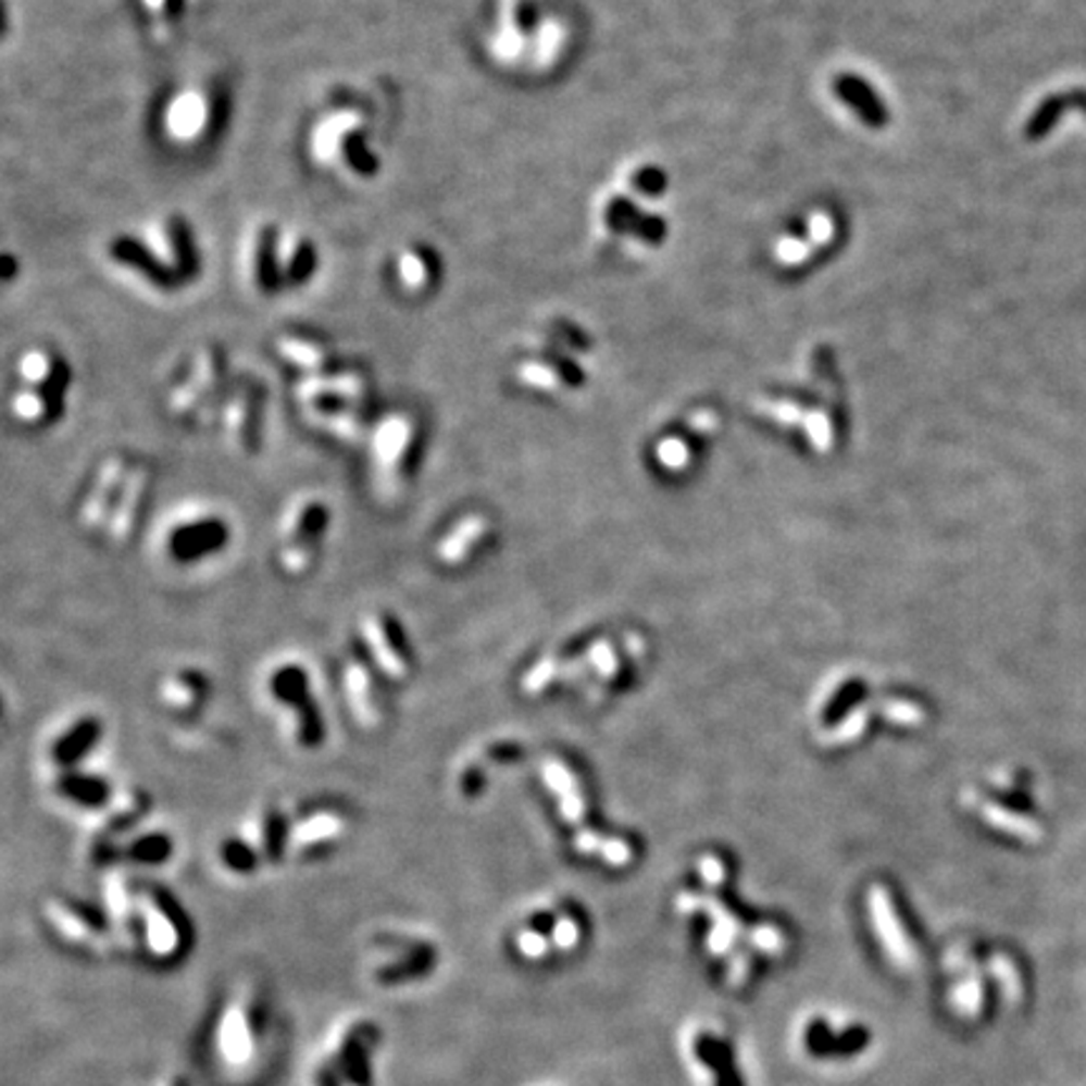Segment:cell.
I'll use <instances>...</instances> for the list:
<instances>
[{
  "label": "cell",
  "mask_w": 1086,
  "mask_h": 1086,
  "mask_svg": "<svg viewBox=\"0 0 1086 1086\" xmlns=\"http://www.w3.org/2000/svg\"><path fill=\"white\" fill-rule=\"evenodd\" d=\"M674 906L682 915H704L702 953L727 991H750L767 965L790 953V936L777 923H745L714 892L682 890Z\"/></svg>",
  "instance_id": "6da1fadb"
},
{
  "label": "cell",
  "mask_w": 1086,
  "mask_h": 1086,
  "mask_svg": "<svg viewBox=\"0 0 1086 1086\" xmlns=\"http://www.w3.org/2000/svg\"><path fill=\"white\" fill-rule=\"evenodd\" d=\"M679 1057L695 1086H752L742 1044L724 1021H687L679 1034Z\"/></svg>",
  "instance_id": "7a4b0ae2"
},
{
  "label": "cell",
  "mask_w": 1086,
  "mask_h": 1086,
  "mask_svg": "<svg viewBox=\"0 0 1086 1086\" xmlns=\"http://www.w3.org/2000/svg\"><path fill=\"white\" fill-rule=\"evenodd\" d=\"M790 1041L804 1064L845 1066L871 1049V1028L848 1011L812 1006L795 1019Z\"/></svg>",
  "instance_id": "3957f363"
},
{
  "label": "cell",
  "mask_w": 1086,
  "mask_h": 1086,
  "mask_svg": "<svg viewBox=\"0 0 1086 1086\" xmlns=\"http://www.w3.org/2000/svg\"><path fill=\"white\" fill-rule=\"evenodd\" d=\"M247 279L260 292L300 287L315 270V249L292 227H260L247 241Z\"/></svg>",
  "instance_id": "277c9868"
},
{
  "label": "cell",
  "mask_w": 1086,
  "mask_h": 1086,
  "mask_svg": "<svg viewBox=\"0 0 1086 1086\" xmlns=\"http://www.w3.org/2000/svg\"><path fill=\"white\" fill-rule=\"evenodd\" d=\"M380 1026L365 1016L348 1019L327 1036L312 1066L315 1086H375Z\"/></svg>",
  "instance_id": "5b68a950"
},
{
  "label": "cell",
  "mask_w": 1086,
  "mask_h": 1086,
  "mask_svg": "<svg viewBox=\"0 0 1086 1086\" xmlns=\"http://www.w3.org/2000/svg\"><path fill=\"white\" fill-rule=\"evenodd\" d=\"M66 388L68 367L63 358L48 348H30L15 360V390L8 408L23 425H46L63 408Z\"/></svg>",
  "instance_id": "8992f818"
},
{
  "label": "cell",
  "mask_w": 1086,
  "mask_h": 1086,
  "mask_svg": "<svg viewBox=\"0 0 1086 1086\" xmlns=\"http://www.w3.org/2000/svg\"><path fill=\"white\" fill-rule=\"evenodd\" d=\"M329 526V505L315 494H302L287 503L277 523V563L289 578L308 576L320 559Z\"/></svg>",
  "instance_id": "52a82bcc"
},
{
  "label": "cell",
  "mask_w": 1086,
  "mask_h": 1086,
  "mask_svg": "<svg viewBox=\"0 0 1086 1086\" xmlns=\"http://www.w3.org/2000/svg\"><path fill=\"white\" fill-rule=\"evenodd\" d=\"M264 689L272 702L289 714V737L304 752L320 750L325 742V717L312 691V679L300 662H275L264 674Z\"/></svg>",
  "instance_id": "ba28073f"
},
{
  "label": "cell",
  "mask_w": 1086,
  "mask_h": 1086,
  "mask_svg": "<svg viewBox=\"0 0 1086 1086\" xmlns=\"http://www.w3.org/2000/svg\"><path fill=\"white\" fill-rule=\"evenodd\" d=\"M438 969V951L417 936H383L370 948L367 976L377 988L402 991L423 984Z\"/></svg>",
  "instance_id": "9c48e42d"
},
{
  "label": "cell",
  "mask_w": 1086,
  "mask_h": 1086,
  "mask_svg": "<svg viewBox=\"0 0 1086 1086\" xmlns=\"http://www.w3.org/2000/svg\"><path fill=\"white\" fill-rule=\"evenodd\" d=\"M232 538L229 521L204 505H189L166 521L164 553L176 563H197L227 549Z\"/></svg>",
  "instance_id": "30bf717a"
},
{
  "label": "cell",
  "mask_w": 1086,
  "mask_h": 1086,
  "mask_svg": "<svg viewBox=\"0 0 1086 1086\" xmlns=\"http://www.w3.org/2000/svg\"><path fill=\"white\" fill-rule=\"evenodd\" d=\"M139 946L157 961H174L187 946V919L182 908L154 885H136Z\"/></svg>",
  "instance_id": "8fae6325"
},
{
  "label": "cell",
  "mask_w": 1086,
  "mask_h": 1086,
  "mask_svg": "<svg viewBox=\"0 0 1086 1086\" xmlns=\"http://www.w3.org/2000/svg\"><path fill=\"white\" fill-rule=\"evenodd\" d=\"M262 1028L257 1016L252 996L237 991L224 1003L214 1028V1051L216 1059L229 1072H247L260 1057Z\"/></svg>",
  "instance_id": "7c38bea8"
},
{
  "label": "cell",
  "mask_w": 1086,
  "mask_h": 1086,
  "mask_svg": "<svg viewBox=\"0 0 1086 1086\" xmlns=\"http://www.w3.org/2000/svg\"><path fill=\"white\" fill-rule=\"evenodd\" d=\"M147 812L149 795L139 790V787H121V790H114V795L99 810L88 812L84 825L88 850L93 852V858L103 863L111 842L118 840L128 831H134L147 817Z\"/></svg>",
  "instance_id": "4fadbf2b"
},
{
  "label": "cell",
  "mask_w": 1086,
  "mask_h": 1086,
  "mask_svg": "<svg viewBox=\"0 0 1086 1086\" xmlns=\"http://www.w3.org/2000/svg\"><path fill=\"white\" fill-rule=\"evenodd\" d=\"M584 944V928L576 915L561 911L551 915L546 928L536 921L521 923L513 931V951L523 963L544 965L553 959H569Z\"/></svg>",
  "instance_id": "5bb4252c"
},
{
  "label": "cell",
  "mask_w": 1086,
  "mask_h": 1086,
  "mask_svg": "<svg viewBox=\"0 0 1086 1086\" xmlns=\"http://www.w3.org/2000/svg\"><path fill=\"white\" fill-rule=\"evenodd\" d=\"M216 116V99L207 86L187 84L179 86L168 96L164 109H161L159 121L164 128L168 143L176 147H189L199 143L214 126Z\"/></svg>",
  "instance_id": "9a60e30c"
},
{
  "label": "cell",
  "mask_w": 1086,
  "mask_h": 1086,
  "mask_svg": "<svg viewBox=\"0 0 1086 1086\" xmlns=\"http://www.w3.org/2000/svg\"><path fill=\"white\" fill-rule=\"evenodd\" d=\"M43 915L61 940L84 948V951L107 956L118 946L109 923L99 921L91 911L78 908L66 898H48L43 903Z\"/></svg>",
  "instance_id": "2e32d148"
},
{
  "label": "cell",
  "mask_w": 1086,
  "mask_h": 1086,
  "mask_svg": "<svg viewBox=\"0 0 1086 1086\" xmlns=\"http://www.w3.org/2000/svg\"><path fill=\"white\" fill-rule=\"evenodd\" d=\"M867 915H871L873 933L878 938L885 959L896 971L911 973L919 965V951H915V944L900 923L888 890L881 888V885H873L871 892H867Z\"/></svg>",
  "instance_id": "e0dca14e"
},
{
  "label": "cell",
  "mask_w": 1086,
  "mask_h": 1086,
  "mask_svg": "<svg viewBox=\"0 0 1086 1086\" xmlns=\"http://www.w3.org/2000/svg\"><path fill=\"white\" fill-rule=\"evenodd\" d=\"M350 831V817L337 804H320L308 815L295 820L287 831V852L297 858L320 856L345 840Z\"/></svg>",
  "instance_id": "ac0fdd59"
},
{
  "label": "cell",
  "mask_w": 1086,
  "mask_h": 1086,
  "mask_svg": "<svg viewBox=\"0 0 1086 1086\" xmlns=\"http://www.w3.org/2000/svg\"><path fill=\"white\" fill-rule=\"evenodd\" d=\"M413 421L405 415H388L377 425L373 438H370V455H373L375 483L385 494L400 486V473L405 455L413 442Z\"/></svg>",
  "instance_id": "d6986e66"
},
{
  "label": "cell",
  "mask_w": 1086,
  "mask_h": 1086,
  "mask_svg": "<svg viewBox=\"0 0 1086 1086\" xmlns=\"http://www.w3.org/2000/svg\"><path fill=\"white\" fill-rule=\"evenodd\" d=\"M128 473H132V469H128L126 455H111L99 465L91 488L86 490L84 503L78 509V523L86 534L107 530Z\"/></svg>",
  "instance_id": "ffe728a7"
},
{
  "label": "cell",
  "mask_w": 1086,
  "mask_h": 1086,
  "mask_svg": "<svg viewBox=\"0 0 1086 1086\" xmlns=\"http://www.w3.org/2000/svg\"><path fill=\"white\" fill-rule=\"evenodd\" d=\"M103 735V722L91 712H80L68 717L55 727L48 739L46 760L51 762L53 770H71L78 767V762L93 750Z\"/></svg>",
  "instance_id": "44dd1931"
},
{
  "label": "cell",
  "mask_w": 1086,
  "mask_h": 1086,
  "mask_svg": "<svg viewBox=\"0 0 1086 1086\" xmlns=\"http://www.w3.org/2000/svg\"><path fill=\"white\" fill-rule=\"evenodd\" d=\"M151 486H154V469H151L149 463H136L132 473H128L124 488H121V496L116 501L114 513H111L109 526L103 530L109 544L126 546L128 538L134 536L141 513L147 509Z\"/></svg>",
  "instance_id": "7402d4cb"
},
{
  "label": "cell",
  "mask_w": 1086,
  "mask_h": 1086,
  "mask_svg": "<svg viewBox=\"0 0 1086 1086\" xmlns=\"http://www.w3.org/2000/svg\"><path fill=\"white\" fill-rule=\"evenodd\" d=\"M103 903L107 919L118 946H139V908H136V883L124 873L109 871L103 878Z\"/></svg>",
  "instance_id": "603a6c76"
},
{
  "label": "cell",
  "mask_w": 1086,
  "mask_h": 1086,
  "mask_svg": "<svg viewBox=\"0 0 1086 1086\" xmlns=\"http://www.w3.org/2000/svg\"><path fill=\"white\" fill-rule=\"evenodd\" d=\"M209 691H212V682L204 672L197 666H176L161 677L157 695L164 710L187 717L207 704Z\"/></svg>",
  "instance_id": "cb8c5ba5"
},
{
  "label": "cell",
  "mask_w": 1086,
  "mask_h": 1086,
  "mask_svg": "<svg viewBox=\"0 0 1086 1086\" xmlns=\"http://www.w3.org/2000/svg\"><path fill=\"white\" fill-rule=\"evenodd\" d=\"M360 637L365 641V649L370 659H373L377 670H380L388 679H405L410 672L408 657L402 654L400 644L392 637L388 616L380 614V611H370L360 619Z\"/></svg>",
  "instance_id": "d4e9b609"
},
{
  "label": "cell",
  "mask_w": 1086,
  "mask_h": 1086,
  "mask_svg": "<svg viewBox=\"0 0 1086 1086\" xmlns=\"http://www.w3.org/2000/svg\"><path fill=\"white\" fill-rule=\"evenodd\" d=\"M287 823L282 810L275 804H260L245 817L239 827V838L247 845H252L262 863H275V860L287 850Z\"/></svg>",
  "instance_id": "484cf974"
},
{
  "label": "cell",
  "mask_w": 1086,
  "mask_h": 1086,
  "mask_svg": "<svg viewBox=\"0 0 1086 1086\" xmlns=\"http://www.w3.org/2000/svg\"><path fill=\"white\" fill-rule=\"evenodd\" d=\"M342 689H345V699H348L350 714L355 717L358 727L367 732L380 727L383 712H380V702H377L375 679L360 657H350L348 662H345Z\"/></svg>",
  "instance_id": "4316f807"
},
{
  "label": "cell",
  "mask_w": 1086,
  "mask_h": 1086,
  "mask_svg": "<svg viewBox=\"0 0 1086 1086\" xmlns=\"http://www.w3.org/2000/svg\"><path fill=\"white\" fill-rule=\"evenodd\" d=\"M174 840L166 831L159 827H139L128 831L118 840L111 842L103 863H134V865H161L172 858Z\"/></svg>",
  "instance_id": "83f0119b"
},
{
  "label": "cell",
  "mask_w": 1086,
  "mask_h": 1086,
  "mask_svg": "<svg viewBox=\"0 0 1086 1086\" xmlns=\"http://www.w3.org/2000/svg\"><path fill=\"white\" fill-rule=\"evenodd\" d=\"M53 792L59 795L63 802L76 804V808L84 810H99L103 802H107L114 790H111L109 783L99 775H91V772H84L78 767L71 770H53L51 777Z\"/></svg>",
  "instance_id": "f1b7e54d"
},
{
  "label": "cell",
  "mask_w": 1086,
  "mask_h": 1086,
  "mask_svg": "<svg viewBox=\"0 0 1086 1086\" xmlns=\"http://www.w3.org/2000/svg\"><path fill=\"white\" fill-rule=\"evenodd\" d=\"M835 96L856 114L867 128L888 126V107H885L878 91L865 78L856 74H840L835 78Z\"/></svg>",
  "instance_id": "f546056e"
},
{
  "label": "cell",
  "mask_w": 1086,
  "mask_h": 1086,
  "mask_svg": "<svg viewBox=\"0 0 1086 1086\" xmlns=\"http://www.w3.org/2000/svg\"><path fill=\"white\" fill-rule=\"evenodd\" d=\"M224 438L232 448H237L239 453H247L249 448L254 446V433H257V396L252 390L241 388L235 396L227 400L224 405Z\"/></svg>",
  "instance_id": "4dcf8cb0"
},
{
  "label": "cell",
  "mask_w": 1086,
  "mask_h": 1086,
  "mask_svg": "<svg viewBox=\"0 0 1086 1086\" xmlns=\"http://www.w3.org/2000/svg\"><path fill=\"white\" fill-rule=\"evenodd\" d=\"M1079 109L1086 114V88H1072V91H1061L1053 93L1049 99H1044L1032 118L1026 121L1024 136L1028 141H1041L1044 136H1049L1053 132V126L1059 124V118L1066 114V111Z\"/></svg>",
  "instance_id": "1f68e13d"
},
{
  "label": "cell",
  "mask_w": 1086,
  "mask_h": 1086,
  "mask_svg": "<svg viewBox=\"0 0 1086 1086\" xmlns=\"http://www.w3.org/2000/svg\"><path fill=\"white\" fill-rule=\"evenodd\" d=\"M541 775L546 779V785H549V790L559 798L561 817L569 820L571 825L582 823V817L586 812V802H584L582 790H578L574 772H571L566 764H561L559 760H546L544 767H541Z\"/></svg>",
  "instance_id": "d6a6232c"
},
{
  "label": "cell",
  "mask_w": 1086,
  "mask_h": 1086,
  "mask_svg": "<svg viewBox=\"0 0 1086 1086\" xmlns=\"http://www.w3.org/2000/svg\"><path fill=\"white\" fill-rule=\"evenodd\" d=\"M486 534H488V521L478 516V513H471V516L461 519L446 536L440 538L436 549L438 561L446 563V566H455V563H461L465 557H469L476 541H480Z\"/></svg>",
  "instance_id": "836d02e7"
},
{
  "label": "cell",
  "mask_w": 1086,
  "mask_h": 1086,
  "mask_svg": "<svg viewBox=\"0 0 1086 1086\" xmlns=\"http://www.w3.org/2000/svg\"><path fill=\"white\" fill-rule=\"evenodd\" d=\"M216 860H220L222 871L239 875V878H247V875L257 873L264 865L252 845H247L239 835H232V838L216 845Z\"/></svg>",
  "instance_id": "e575fe53"
},
{
  "label": "cell",
  "mask_w": 1086,
  "mask_h": 1086,
  "mask_svg": "<svg viewBox=\"0 0 1086 1086\" xmlns=\"http://www.w3.org/2000/svg\"><path fill=\"white\" fill-rule=\"evenodd\" d=\"M430 270L433 264L428 260V254H425V249H405L396 262L398 282L405 289H410V292L425 289V285L430 282Z\"/></svg>",
  "instance_id": "d590c367"
},
{
  "label": "cell",
  "mask_w": 1086,
  "mask_h": 1086,
  "mask_svg": "<svg viewBox=\"0 0 1086 1086\" xmlns=\"http://www.w3.org/2000/svg\"><path fill=\"white\" fill-rule=\"evenodd\" d=\"M802 428L808 433V438L812 442V448L817 453H827L833 448V425L831 417H827L823 410H812V413H804Z\"/></svg>",
  "instance_id": "8d00e7d4"
},
{
  "label": "cell",
  "mask_w": 1086,
  "mask_h": 1086,
  "mask_svg": "<svg viewBox=\"0 0 1086 1086\" xmlns=\"http://www.w3.org/2000/svg\"><path fill=\"white\" fill-rule=\"evenodd\" d=\"M689 446L682 438H664L659 440L657 446V461L662 463V469L679 473L689 465Z\"/></svg>",
  "instance_id": "74e56055"
},
{
  "label": "cell",
  "mask_w": 1086,
  "mask_h": 1086,
  "mask_svg": "<svg viewBox=\"0 0 1086 1086\" xmlns=\"http://www.w3.org/2000/svg\"><path fill=\"white\" fill-rule=\"evenodd\" d=\"M559 662L553 657H544V659H538V662L530 666L526 677H523L521 682V687L526 695H538V691L549 687V684L559 677Z\"/></svg>",
  "instance_id": "f35d334b"
},
{
  "label": "cell",
  "mask_w": 1086,
  "mask_h": 1086,
  "mask_svg": "<svg viewBox=\"0 0 1086 1086\" xmlns=\"http://www.w3.org/2000/svg\"><path fill=\"white\" fill-rule=\"evenodd\" d=\"M139 3L143 5L149 18L164 28L176 18V15L187 11L189 5H199L201 0H139Z\"/></svg>",
  "instance_id": "ab89813d"
},
{
  "label": "cell",
  "mask_w": 1086,
  "mask_h": 1086,
  "mask_svg": "<svg viewBox=\"0 0 1086 1086\" xmlns=\"http://www.w3.org/2000/svg\"><path fill=\"white\" fill-rule=\"evenodd\" d=\"M586 664H591L599 672L601 679H611L619 672V657L609 641H597L586 651Z\"/></svg>",
  "instance_id": "60d3db41"
},
{
  "label": "cell",
  "mask_w": 1086,
  "mask_h": 1086,
  "mask_svg": "<svg viewBox=\"0 0 1086 1086\" xmlns=\"http://www.w3.org/2000/svg\"><path fill=\"white\" fill-rule=\"evenodd\" d=\"M865 722H867V710H860L856 712H850L848 717H845L838 727L827 732V735L823 737V742H833V745H842V742H850V739H856L863 735V729H865Z\"/></svg>",
  "instance_id": "b9f144b4"
},
{
  "label": "cell",
  "mask_w": 1086,
  "mask_h": 1086,
  "mask_svg": "<svg viewBox=\"0 0 1086 1086\" xmlns=\"http://www.w3.org/2000/svg\"><path fill=\"white\" fill-rule=\"evenodd\" d=\"M599 858L611 867H624V865L632 863L634 852H632V845L622 838H603Z\"/></svg>",
  "instance_id": "7bdbcfd3"
},
{
  "label": "cell",
  "mask_w": 1086,
  "mask_h": 1086,
  "mask_svg": "<svg viewBox=\"0 0 1086 1086\" xmlns=\"http://www.w3.org/2000/svg\"><path fill=\"white\" fill-rule=\"evenodd\" d=\"M697 875L707 888H720L727 881V865L717 856H702L697 860Z\"/></svg>",
  "instance_id": "ee69618b"
},
{
  "label": "cell",
  "mask_w": 1086,
  "mask_h": 1086,
  "mask_svg": "<svg viewBox=\"0 0 1086 1086\" xmlns=\"http://www.w3.org/2000/svg\"><path fill=\"white\" fill-rule=\"evenodd\" d=\"M601 842H603L601 835L589 831V827H582V831L574 835V850L578 856H599Z\"/></svg>",
  "instance_id": "f6af8a7d"
},
{
  "label": "cell",
  "mask_w": 1086,
  "mask_h": 1086,
  "mask_svg": "<svg viewBox=\"0 0 1086 1086\" xmlns=\"http://www.w3.org/2000/svg\"><path fill=\"white\" fill-rule=\"evenodd\" d=\"M883 714H888L890 720H896V722H913V720H919V712L913 710L911 704H903V702H888L883 707Z\"/></svg>",
  "instance_id": "bcb514c9"
},
{
  "label": "cell",
  "mask_w": 1086,
  "mask_h": 1086,
  "mask_svg": "<svg viewBox=\"0 0 1086 1086\" xmlns=\"http://www.w3.org/2000/svg\"><path fill=\"white\" fill-rule=\"evenodd\" d=\"M689 428L695 430V433H699V436H704V433H712L714 428H717V417H714L710 413V410H702V413L691 415Z\"/></svg>",
  "instance_id": "7dc6e473"
},
{
  "label": "cell",
  "mask_w": 1086,
  "mask_h": 1086,
  "mask_svg": "<svg viewBox=\"0 0 1086 1086\" xmlns=\"http://www.w3.org/2000/svg\"><path fill=\"white\" fill-rule=\"evenodd\" d=\"M538 1086H549V1084H538Z\"/></svg>",
  "instance_id": "c3c4849f"
}]
</instances>
